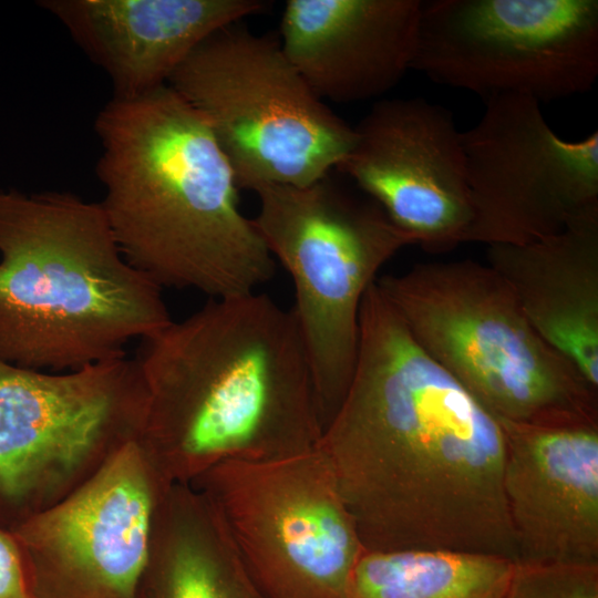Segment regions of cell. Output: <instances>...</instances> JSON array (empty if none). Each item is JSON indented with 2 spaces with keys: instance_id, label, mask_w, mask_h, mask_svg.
Returning <instances> with one entry per match:
<instances>
[{
  "instance_id": "obj_3",
  "label": "cell",
  "mask_w": 598,
  "mask_h": 598,
  "mask_svg": "<svg viewBox=\"0 0 598 598\" xmlns=\"http://www.w3.org/2000/svg\"><path fill=\"white\" fill-rule=\"evenodd\" d=\"M101 202L124 258L159 287L210 298L257 291L275 259L238 203L203 116L168 84L99 112Z\"/></svg>"
},
{
  "instance_id": "obj_10",
  "label": "cell",
  "mask_w": 598,
  "mask_h": 598,
  "mask_svg": "<svg viewBox=\"0 0 598 598\" xmlns=\"http://www.w3.org/2000/svg\"><path fill=\"white\" fill-rule=\"evenodd\" d=\"M411 69L485 99L585 93L598 76V1H422Z\"/></svg>"
},
{
  "instance_id": "obj_15",
  "label": "cell",
  "mask_w": 598,
  "mask_h": 598,
  "mask_svg": "<svg viewBox=\"0 0 598 598\" xmlns=\"http://www.w3.org/2000/svg\"><path fill=\"white\" fill-rule=\"evenodd\" d=\"M421 0H288L281 48L315 93L354 103L379 97L412 68Z\"/></svg>"
},
{
  "instance_id": "obj_14",
  "label": "cell",
  "mask_w": 598,
  "mask_h": 598,
  "mask_svg": "<svg viewBox=\"0 0 598 598\" xmlns=\"http://www.w3.org/2000/svg\"><path fill=\"white\" fill-rule=\"evenodd\" d=\"M498 422L515 564H598V424Z\"/></svg>"
},
{
  "instance_id": "obj_12",
  "label": "cell",
  "mask_w": 598,
  "mask_h": 598,
  "mask_svg": "<svg viewBox=\"0 0 598 598\" xmlns=\"http://www.w3.org/2000/svg\"><path fill=\"white\" fill-rule=\"evenodd\" d=\"M172 484L138 439L63 501L10 530L32 598H134L154 512Z\"/></svg>"
},
{
  "instance_id": "obj_1",
  "label": "cell",
  "mask_w": 598,
  "mask_h": 598,
  "mask_svg": "<svg viewBox=\"0 0 598 598\" xmlns=\"http://www.w3.org/2000/svg\"><path fill=\"white\" fill-rule=\"evenodd\" d=\"M318 447L364 550L516 563L501 423L417 344L377 288L363 297L353 374Z\"/></svg>"
},
{
  "instance_id": "obj_11",
  "label": "cell",
  "mask_w": 598,
  "mask_h": 598,
  "mask_svg": "<svg viewBox=\"0 0 598 598\" xmlns=\"http://www.w3.org/2000/svg\"><path fill=\"white\" fill-rule=\"evenodd\" d=\"M536 99L491 95L462 132L473 220L466 243L525 245L598 209V133L560 138Z\"/></svg>"
},
{
  "instance_id": "obj_2",
  "label": "cell",
  "mask_w": 598,
  "mask_h": 598,
  "mask_svg": "<svg viewBox=\"0 0 598 598\" xmlns=\"http://www.w3.org/2000/svg\"><path fill=\"white\" fill-rule=\"evenodd\" d=\"M147 406L140 442L172 482L226 462L315 448L322 424L291 309L252 291L210 298L141 340Z\"/></svg>"
},
{
  "instance_id": "obj_17",
  "label": "cell",
  "mask_w": 598,
  "mask_h": 598,
  "mask_svg": "<svg viewBox=\"0 0 598 598\" xmlns=\"http://www.w3.org/2000/svg\"><path fill=\"white\" fill-rule=\"evenodd\" d=\"M488 265L526 318L598 388V209L525 245H492Z\"/></svg>"
},
{
  "instance_id": "obj_5",
  "label": "cell",
  "mask_w": 598,
  "mask_h": 598,
  "mask_svg": "<svg viewBox=\"0 0 598 598\" xmlns=\"http://www.w3.org/2000/svg\"><path fill=\"white\" fill-rule=\"evenodd\" d=\"M375 283L417 344L495 419L598 424V388L535 330L488 264L420 262Z\"/></svg>"
},
{
  "instance_id": "obj_6",
  "label": "cell",
  "mask_w": 598,
  "mask_h": 598,
  "mask_svg": "<svg viewBox=\"0 0 598 598\" xmlns=\"http://www.w3.org/2000/svg\"><path fill=\"white\" fill-rule=\"evenodd\" d=\"M255 193V226L293 285L291 311L309 358L323 432L353 374L363 296L381 267L413 241L378 203L329 175L306 186L270 185Z\"/></svg>"
},
{
  "instance_id": "obj_9",
  "label": "cell",
  "mask_w": 598,
  "mask_h": 598,
  "mask_svg": "<svg viewBox=\"0 0 598 598\" xmlns=\"http://www.w3.org/2000/svg\"><path fill=\"white\" fill-rule=\"evenodd\" d=\"M268 598H348L364 551L318 445L292 456L219 464L193 483Z\"/></svg>"
},
{
  "instance_id": "obj_19",
  "label": "cell",
  "mask_w": 598,
  "mask_h": 598,
  "mask_svg": "<svg viewBox=\"0 0 598 598\" xmlns=\"http://www.w3.org/2000/svg\"><path fill=\"white\" fill-rule=\"evenodd\" d=\"M514 561L444 550H364L348 598H504Z\"/></svg>"
},
{
  "instance_id": "obj_21",
  "label": "cell",
  "mask_w": 598,
  "mask_h": 598,
  "mask_svg": "<svg viewBox=\"0 0 598 598\" xmlns=\"http://www.w3.org/2000/svg\"><path fill=\"white\" fill-rule=\"evenodd\" d=\"M0 598H32L25 563L10 530L0 528Z\"/></svg>"
},
{
  "instance_id": "obj_16",
  "label": "cell",
  "mask_w": 598,
  "mask_h": 598,
  "mask_svg": "<svg viewBox=\"0 0 598 598\" xmlns=\"http://www.w3.org/2000/svg\"><path fill=\"white\" fill-rule=\"evenodd\" d=\"M110 78L116 97L166 85L206 38L266 9L260 0H42Z\"/></svg>"
},
{
  "instance_id": "obj_18",
  "label": "cell",
  "mask_w": 598,
  "mask_h": 598,
  "mask_svg": "<svg viewBox=\"0 0 598 598\" xmlns=\"http://www.w3.org/2000/svg\"><path fill=\"white\" fill-rule=\"evenodd\" d=\"M134 598H268L219 516L189 484L173 483L154 512Z\"/></svg>"
},
{
  "instance_id": "obj_8",
  "label": "cell",
  "mask_w": 598,
  "mask_h": 598,
  "mask_svg": "<svg viewBox=\"0 0 598 598\" xmlns=\"http://www.w3.org/2000/svg\"><path fill=\"white\" fill-rule=\"evenodd\" d=\"M146 406L135 358L68 372L0 360V528L60 503L138 440Z\"/></svg>"
},
{
  "instance_id": "obj_4",
  "label": "cell",
  "mask_w": 598,
  "mask_h": 598,
  "mask_svg": "<svg viewBox=\"0 0 598 598\" xmlns=\"http://www.w3.org/2000/svg\"><path fill=\"white\" fill-rule=\"evenodd\" d=\"M162 290L124 258L101 203L0 190V360L68 372L126 355L172 321Z\"/></svg>"
},
{
  "instance_id": "obj_20",
  "label": "cell",
  "mask_w": 598,
  "mask_h": 598,
  "mask_svg": "<svg viewBox=\"0 0 598 598\" xmlns=\"http://www.w3.org/2000/svg\"><path fill=\"white\" fill-rule=\"evenodd\" d=\"M504 598H598V564H515Z\"/></svg>"
},
{
  "instance_id": "obj_7",
  "label": "cell",
  "mask_w": 598,
  "mask_h": 598,
  "mask_svg": "<svg viewBox=\"0 0 598 598\" xmlns=\"http://www.w3.org/2000/svg\"><path fill=\"white\" fill-rule=\"evenodd\" d=\"M205 120L238 188L306 186L349 154L354 127L286 56L277 34L240 22L197 45L167 83Z\"/></svg>"
},
{
  "instance_id": "obj_13",
  "label": "cell",
  "mask_w": 598,
  "mask_h": 598,
  "mask_svg": "<svg viewBox=\"0 0 598 598\" xmlns=\"http://www.w3.org/2000/svg\"><path fill=\"white\" fill-rule=\"evenodd\" d=\"M337 167L429 251L466 243L473 209L462 132L447 109L421 97L378 101L354 126Z\"/></svg>"
}]
</instances>
